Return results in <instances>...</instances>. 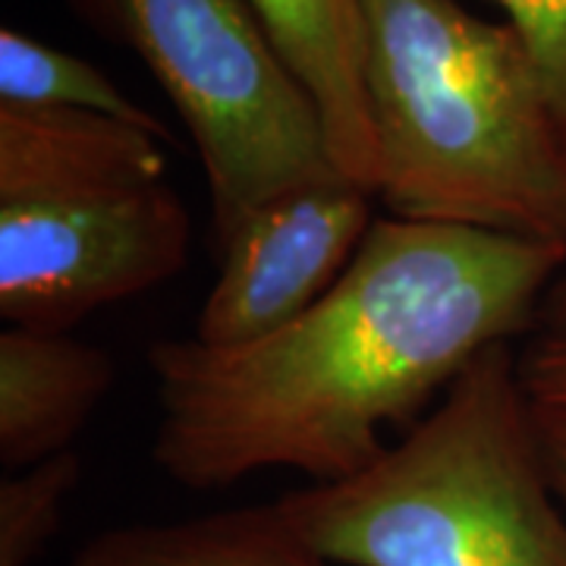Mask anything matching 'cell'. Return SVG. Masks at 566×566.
<instances>
[{
    "instance_id": "3957f363",
    "label": "cell",
    "mask_w": 566,
    "mask_h": 566,
    "mask_svg": "<svg viewBox=\"0 0 566 566\" xmlns=\"http://www.w3.org/2000/svg\"><path fill=\"white\" fill-rule=\"evenodd\" d=\"M274 504L331 564L566 566V506L510 344L485 349L378 463Z\"/></svg>"
},
{
    "instance_id": "7c38bea8",
    "label": "cell",
    "mask_w": 566,
    "mask_h": 566,
    "mask_svg": "<svg viewBox=\"0 0 566 566\" xmlns=\"http://www.w3.org/2000/svg\"><path fill=\"white\" fill-rule=\"evenodd\" d=\"M80 475V453L66 450L0 482V566H32L48 551Z\"/></svg>"
},
{
    "instance_id": "9c48e42d",
    "label": "cell",
    "mask_w": 566,
    "mask_h": 566,
    "mask_svg": "<svg viewBox=\"0 0 566 566\" xmlns=\"http://www.w3.org/2000/svg\"><path fill=\"white\" fill-rule=\"evenodd\" d=\"M322 111L346 180L378 196V151L363 80V0H245Z\"/></svg>"
},
{
    "instance_id": "8fae6325",
    "label": "cell",
    "mask_w": 566,
    "mask_h": 566,
    "mask_svg": "<svg viewBox=\"0 0 566 566\" xmlns=\"http://www.w3.org/2000/svg\"><path fill=\"white\" fill-rule=\"evenodd\" d=\"M0 104L88 111L142 126L170 142L167 126L133 102L95 63L29 39L13 25L0 29Z\"/></svg>"
},
{
    "instance_id": "2e32d148",
    "label": "cell",
    "mask_w": 566,
    "mask_h": 566,
    "mask_svg": "<svg viewBox=\"0 0 566 566\" xmlns=\"http://www.w3.org/2000/svg\"><path fill=\"white\" fill-rule=\"evenodd\" d=\"M542 322L547 327H557V331H564L566 327V268L564 274L557 277V283L551 286V293H547L545 308H542Z\"/></svg>"
},
{
    "instance_id": "5b68a950",
    "label": "cell",
    "mask_w": 566,
    "mask_h": 566,
    "mask_svg": "<svg viewBox=\"0 0 566 566\" xmlns=\"http://www.w3.org/2000/svg\"><path fill=\"white\" fill-rule=\"evenodd\" d=\"M189 245V211L167 180L0 205V318L70 334L177 277Z\"/></svg>"
},
{
    "instance_id": "7a4b0ae2",
    "label": "cell",
    "mask_w": 566,
    "mask_h": 566,
    "mask_svg": "<svg viewBox=\"0 0 566 566\" xmlns=\"http://www.w3.org/2000/svg\"><path fill=\"white\" fill-rule=\"evenodd\" d=\"M363 80L394 218L566 245V133L510 22L363 0Z\"/></svg>"
},
{
    "instance_id": "4fadbf2b",
    "label": "cell",
    "mask_w": 566,
    "mask_h": 566,
    "mask_svg": "<svg viewBox=\"0 0 566 566\" xmlns=\"http://www.w3.org/2000/svg\"><path fill=\"white\" fill-rule=\"evenodd\" d=\"M510 25L526 39L532 57L545 76L554 114L566 133V0H494Z\"/></svg>"
},
{
    "instance_id": "5bb4252c",
    "label": "cell",
    "mask_w": 566,
    "mask_h": 566,
    "mask_svg": "<svg viewBox=\"0 0 566 566\" xmlns=\"http://www.w3.org/2000/svg\"><path fill=\"white\" fill-rule=\"evenodd\" d=\"M520 378L528 400L566 409V327H547L520 356Z\"/></svg>"
},
{
    "instance_id": "8992f818",
    "label": "cell",
    "mask_w": 566,
    "mask_h": 566,
    "mask_svg": "<svg viewBox=\"0 0 566 566\" xmlns=\"http://www.w3.org/2000/svg\"><path fill=\"white\" fill-rule=\"evenodd\" d=\"M371 199L359 182L303 186L249 214L218 249V277L192 337L214 349L262 340L300 318L340 281L371 230Z\"/></svg>"
},
{
    "instance_id": "6da1fadb",
    "label": "cell",
    "mask_w": 566,
    "mask_h": 566,
    "mask_svg": "<svg viewBox=\"0 0 566 566\" xmlns=\"http://www.w3.org/2000/svg\"><path fill=\"white\" fill-rule=\"evenodd\" d=\"M566 245L472 227L375 221L340 281L262 340H158L151 457L177 485L223 491L264 469L346 482L387 453V424L424 406L485 349L542 322Z\"/></svg>"
},
{
    "instance_id": "277c9868",
    "label": "cell",
    "mask_w": 566,
    "mask_h": 566,
    "mask_svg": "<svg viewBox=\"0 0 566 566\" xmlns=\"http://www.w3.org/2000/svg\"><path fill=\"white\" fill-rule=\"evenodd\" d=\"M158 80L202 158L221 249L268 202L344 177L322 111L245 0H70Z\"/></svg>"
},
{
    "instance_id": "30bf717a",
    "label": "cell",
    "mask_w": 566,
    "mask_h": 566,
    "mask_svg": "<svg viewBox=\"0 0 566 566\" xmlns=\"http://www.w3.org/2000/svg\"><path fill=\"white\" fill-rule=\"evenodd\" d=\"M70 566H331L277 504L240 506L182 523L107 528Z\"/></svg>"
},
{
    "instance_id": "52a82bcc",
    "label": "cell",
    "mask_w": 566,
    "mask_h": 566,
    "mask_svg": "<svg viewBox=\"0 0 566 566\" xmlns=\"http://www.w3.org/2000/svg\"><path fill=\"white\" fill-rule=\"evenodd\" d=\"M161 142L88 111L0 104V205L167 180Z\"/></svg>"
},
{
    "instance_id": "ba28073f",
    "label": "cell",
    "mask_w": 566,
    "mask_h": 566,
    "mask_svg": "<svg viewBox=\"0 0 566 566\" xmlns=\"http://www.w3.org/2000/svg\"><path fill=\"white\" fill-rule=\"evenodd\" d=\"M117 385V363L73 334L10 327L0 334V460L20 472L73 450Z\"/></svg>"
},
{
    "instance_id": "9a60e30c",
    "label": "cell",
    "mask_w": 566,
    "mask_h": 566,
    "mask_svg": "<svg viewBox=\"0 0 566 566\" xmlns=\"http://www.w3.org/2000/svg\"><path fill=\"white\" fill-rule=\"evenodd\" d=\"M532 412H535V431H538L551 485L566 506V409L532 403Z\"/></svg>"
}]
</instances>
